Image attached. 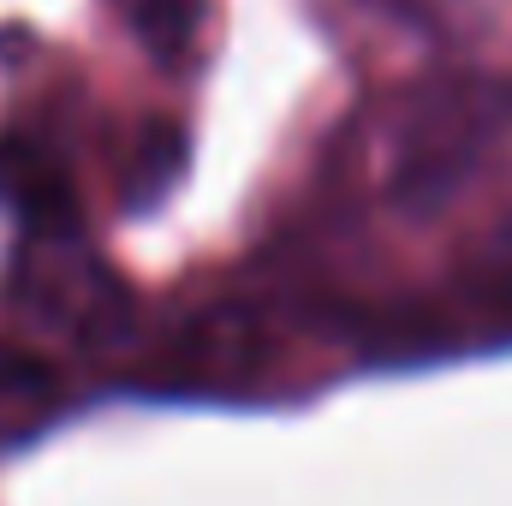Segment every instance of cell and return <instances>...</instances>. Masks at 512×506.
<instances>
[{
  "mask_svg": "<svg viewBox=\"0 0 512 506\" xmlns=\"http://www.w3.org/2000/svg\"><path fill=\"white\" fill-rule=\"evenodd\" d=\"M495 126H501V90L489 78H447V84L423 90L399 131V161H393L399 197H411V203L447 197L477 167Z\"/></svg>",
  "mask_w": 512,
  "mask_h": 506,
  "instance_id": "6da1fadb",
  "label": "cell"
},
{
  "mask_svg": "<svg viewBox=\"0 0 512 506\" xmlns=\"http://www.w3.org/2000/svg\"><path fill=\"white\" fill-rule=\"evenodd\" d=\"M18 298L36 322L66 328V334H102L120 322V280L66 227H42V239L24 251Z\"/></svg>",
  "mask_w": 512,
  "mask_h": 506,
  "instance_id": "7a4b0ae2",
  "label": "cell"
},
{
  "mask_svg": "<svg viewBox=\"0 0 512 506\" xmlns=\"http://www.w3.org/2000/svg\"><path fill=\"white\" fill-rule=\"evenodd\" d=\"M126 30L155 54V60H185L209 24V0H120Z\"/></svg>",
  "mask_w": 512,
  "mask_h": 506,
  "instance_id": "3957f363",
  "label": "cell"
},
{
  "mask_svg": "<svg viewBox=\"0 0 512 506\" xmlns=\"http://www.w3.org/2000/svg\"><path fill=\"white\" fill-rule=\"evenodd\" d=\"M477 298H483L501 322H512V221L489 239V251L477 256Z\"/></svg>",
  "mask_w": 512,
  "mask_h": 506,
  "instance_id": "277c9868",
  "label": "cell"
},
{
  "mask_svg": "<svg viewBox=\"0 0 512 506\" xmlns=\"http://www.w3.org/2000/svg\"><path fill=\"white\" fill-rule=\"evenodd\" d=\"M370 6H382V12H405V18H423V12H435L441 0H370Z\"/></svg>",
  "mask_w": 512,
  "mask_h": 506,
  "instance_id": "5b68a950",
  "label": "cell"
}]
</instances>
